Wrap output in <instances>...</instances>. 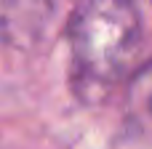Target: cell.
I'll return each mask as SVG.
<instances>
[{"label":"cell","mask_w":152,"mask_h":149,"mask_svg":"<svg viewBox=\"0 0 152 149\" xmlns=\"http://www.w3.org/2000/svg\"><path fill=\"white\" fill-rule=\"evenodd\" d=\"M126 117L128 125L152 139V59L136 67L126 85Z\"/></svg>","instance_id":"obj_3"},{"label":"cell","mask_w":152,"mask_h":149,"mask_svg":"<svg viewBox=\"0 0 152 149\" xmlns=\"http://www.w3.org/2000/svg\"><path fill=\"white\" fill-rule=\"evenodd\" d=\"M72 88L83 101H102L126 77L139 43L136 0H83L67 24Z\"/></svg>","instance_id":"obj_1"},{"label":"cell","mask_w":152,"mask_h":149,"mask_svg":"<svg viewBox=\"0 0 152 149\" xmlns=\"http://www.w3.org/2000/svg\"><path fill=\"white\" fill-rule=\"evenodd\" d=\"M61 0H0V40L16 51H35L56 21Z\"/></svg>","instance_id":"obj_2"}]
</instances>
